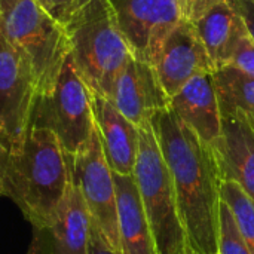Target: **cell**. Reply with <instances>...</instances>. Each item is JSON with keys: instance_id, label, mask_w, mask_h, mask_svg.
Wrapping results in <instances>:
<instances>
[{"instance_id": "cell-20", "label": "cell", "mask_w": 254, "mask_h": 254, "mask_svg": "<svg viewBox=\"0 0 254 254\" xmlns=\"http://www.w3.org/2000/svg\"><path fill=\"white\" fill-rule=\"evenodd\" d=\"M219 254H254L241 237L232 211L223 201L219 214Z\"/></svg>"}, {"instance_id": "cell-9", "label": "cell", "mask_w": 254, "mask_h": 254, "mask_svg": "<svg viewBox=\"0 0 254 254\" xmlns=\"http://www.w3.org/2000/svg\"><path fill=\"white\" fill-rule=\"evenodd\" d=\"M135 60L153 64L165 39L183 21L176 0H109Z\"/></svg>"}, {"instance_id": "cell-16", "label": "cell", "mask_w": 254, "mask_h": 254, "mask_svg": "<svg viewBox=\"0 0 254 254\" xmlns=\"http://www.w3.org/2000/svg\"><path fill=\"white\" fill-rule=\"evenodd\" d=\"M193 25L213 63L214 71L231 64L240 40L249 33L235 0L219 3Z\"/></svg>"}, {"instance_id": "cell-2", "label": "cell", "mask_w": 254, "mask_h": 254, "mask_svg": "<svg viewBox=\"0 0 254 254\" xmlns=\"http://www.w3.org/2000/svg\"><path fill=\"white\" fill-rule=\"evenodd\" d=\"M70 180L68 156L46 128L31 125L18 149L0 150V195L10 198L33 228L52 219Z\"/></svg>"}, {"instance_id": "cell-22", "label": "cell", "mask_w": 254, "mask_h": 254, "mask_svg": "<svg viewBox=\"0 0 254 254\" xmlns=\"http://www.w3.org/2000/svg\"><path fill=\"white\" fill-rule=\"evenodd\" d=\"M57 22L63 27L71 18V15L88 0H36Z\"/></svg>"}, {"instance_id": "cell-24", "label": "cell", "mask_w": 254, "mask_h": 254, "mask_svg": "<svg viewBox=\"0 0 254 254\" xmlns=\"http://www.w3.org/2000/svg\"><path fill=\"white\" fill-rule=\"evenodd\" d=\"M89 254H119L112 249L100 229L91 222V240H89Z\"/></svg>"}, {"instance_id": "cell-26", "label": "cell", "mask_w": 254, "mask_h": 254, "mask_svg": "<svg viewBox=\"0 0 254 254\" xmlns=\"http://www.w3.org/2000/svg\"><path fill=\"white\" fill-rule=\"evenodd\" d=\"M246 1H250V3H253L254 4V0H246Z\"/></svg>"}, {"instance_id": "cell-18", "label": "cell", "mask_w": 254, "mask_h": 254, "mask_svg": "<svg viewBox=\"0 0 254 254\" xmlns=\"http://www.w3.org/2000/svg\"><path fill=\"white\" fill-rule=\"evenodd\" d=\"M222 118H235L254 129V77L228 65L213 73Z\"/></svg>"}, {"instance_id": "cell-12", "label": "cell", "mask_w": 254, "mask_h": 254, "mask_svg": "<svg viewBox=\"0 0 254 254\" xmlns=\"http://www.w3.org/2000/svg\"><path fill=\"white\" fill-rule=\"evenodd\" d=\"M107 100L138 128L170 107V98L162 89L153 65L134 57L118 74Z\"/></svg>"}, {"instance_id": "cell-28", "label": "cell", "mask_w": 254, "mask_h": 254, "mask_svg": "<svg viewBox=\"0 0 254 254\" xmlns=\"http://www.w3.org/2000/svg\"><path fill=\"white\" fill-rule=\"evenodd\" d=\"M217 254H219V253H217Z\"/></svg>"}, {"instance_id": "cell-11", "label": "cell", "mask_w": 254, "mask_h": 254, "mask_svg": "<svg viewBox=\"0 0 254 254\" xmlns=\"http://www.w3.org/2000/svg\"><path fill=\"white\" fill-rule=\"evenodd\" d=\"M152 65L170 100L193 77L214 73L213 63L195 25L188 21H182L170 33Z\"/></svg>"}, {"instance_id": "cell-19", "label": "cell", "mask_w": 254, "mask_h": 254, "mask_svg": "<svg viewBox=\"0 0 254 254\" xmlns=\"http://www.w3.org/2000/svg\"><path fill=\"white\" fill-rule=\"evenodd\" d=\"M220 198L232 211L241 237L254 253V201L232 180L222 182Z\"/></svg>"}, {"instance_id": "cell-10", "label": "cell", "mask_w": 254, "mask_h": 254, "mask_svg": "<svg viewBox=\"0 0 254 254\" xmlns=\"http://www.w3.org/2000/svg\"><path fill=\"white\" fill-rule=\"evenodd\" d=\"M91 217L85 201L73 183L52 216L33 228V238L27 254H89Z\"/></svg>"}, {"instance_id": "cell-6", "label": "cell", "mask_w": 254, "mask_h": 254, "mask_svg": "<svg viewBox=\"0 0 254 254\" xmlns=\"http://www.w3.org/2000/svg\"><path fill=\"white\" fill-rule=\"evenodd\" d=\"M31 125L52 131L67 156H74L95 131L91 91L70 57L54 89L37 97Z\"/></svg>"}, {"instance_id": "cell-5", "label": "cell", "mask_w": 254, "mask_h": 254, "mask_svg": "<svg viewBox=\"0 0 254 254\" xmlns=\"http://www.w3.org/2000/svg\"><path fill=\"white\" fill-rule=\"evenodd\" d=\"M132 177L135 180L159 254L190 252L183 229L173 179L152 124L140 127V146Z\"/></svg>"}, {"instance_id": "cell-14", "label": "cell", "mask_w": 254, "mask_h": 254, "mask_svg": "<svg viewBox=\"0 0 254 254\" xmlns=\"http://www.w3.org/2000/svg\"><path fill=\"white\" fill-rule=\"evenodd\" d=\"M170 109L205 144H214L222 135V115L213 73L193 77L170 100Z\"/></svg>"}, {"instance_id": "cell-13", "label": "cell", "mask_w": 254, "mask_h": 254, "mask_svg": "<svg viewBox=\"0 0 254 254\" xmlns=\"http://www.w3.org/2000/svg\"><path fill=\"white\" fill-rule=\"evenodd\" d=\"M95 128L110 170L115 174L132 176L138 146L140 128L128 121L107 98L92 94Z\"/></svg>"}, {"instance_id": "cell-23", "label": "cell", "mask_w": 254, "mask_h": 254, "mask_svg": "<svg viewBox=\"0 0 254 254\" xmlns=\"http://www.w3.org/2000/svg\"><path fill=\"white\" fill-rule=\"evenodd\" d=\"M180 9L183 21L195 24L199 18H202L208 10L226 0H176Z\"/></svg>"}, {"instance_id": "cell-27", "label": "cell", "mask_w": 254, "mask_h": 254, "mask_svg": "<svg viewBox=\"0 0 254 254\" xmlns=\"http://www.w3.org/2000/svg\"><path fill=\"white\" fill-rule=\"evenodd\" d=\"M188 254H193V253H192V252H189V253H188Z\"/></svg>"}, {"instance_id": "cell-8", "label": "cell", "mask_w": 254, "mask_h": 254, "mask_svg": "<svg viewBox=\"0 0 254 254\" xmlns=\"http://www.w3.org/2000/svg\"><path fill=\"white\" fill-rule=\"evenodd\" d=\"M37 91L33 76L0 31V150L13 152L31 128Z\"/></svg>"}, {"instance_id": "cell-7", "label": "cell", "mask_w": 254, "mask_h": 254, "mask_svg": "<svg viewBox=\"0 0 254 254\" xmlns=\"http://www.w3.org/2000/svg\"><path fill=\"white\" fill-rule=\"evenodd\" d=\"M68 161L71 180L85 201L91 222L112 249L122 254L113 171L106 161L97 128L88 143L74 156H68Z\"/></svg>"}, {"instance_id": "cell-1", "label": "cell", "mask_w": 254, "mask_h": 254, "mask_svg": "<svg viewBox=\"0 0 254 254\" xmlns=\"http://www.w3.org/2000/svg\"><path fill=\"white\" fill-rule=\"evenodd\" d=\"M150 124L173 179L190 252L217 254L223 180L211 147L170 107L156 113Z\"/></svg>"}, {"instance_id": "cell-21", "label": "cell", "mask_w": 254, "mask_h": 254, "mask_svg": "<svg viewBox=\"0 0 254 254\" xmlns=\"http://www.w3.org/2000/svg\"><path fill=\"white\" fill-rule=\"evenodd\" d=\"M229 65L254 77V39L250 33L240 40Z\"/></svg>"}, {"instance_id": "cell-17", "label": "cell", "mask_w": 254, "mask_h": 254, "mask_svg": "<svg viewBox=\"0 0 254 254\" xmlns=\"http://www.w3.org/2000/svg\"><path fill=\"white\" fill-rule=\"evenodd\" d=\"M122 254H159L132 176L113 173Z\"/></svg>"}, {"instance_id": "cell-25", "label": "cell", "mask_w": 254, "mask_h": 254, "mask_svg": "<svg viewBox=\"0 0 254 254\" xmlns=\"http://www.w3.org/2000/svg\"><path fill=\"white\" fill-rule=\"evenodd\" d=\"M235 4H237L238 10L241 12L243 18L246 21L249 33L254 39V4L250 1H246V0H235Z\"/></svg>"}, {"instance_id": "cell-3", "label": "cell", "mask_w": 254, "mask_h": 254, "mask_svg": "<svg viewBox=\"0 0 254 254\" xmlns=\"http://www.w3.org/2000/svg\"><path fill=\"white\" fill-rule=\"evenodd\" d=\"M64 30L79 76L92 94L109 98L118 74L132 57L109 0H88Z\"/></svg>"}, {"instance_id": "cell-4", "label": "cell", "mask_w": 254, "mask_h": 254, "mask_svg": "<svg viewBox=\"0 0 254 254\" xmlns=\"http://www.w3.org/2000/svg\"><path fill=\"white\" fill-rule=\"evenodd\" d=\"M0 31L28 67L37 97L49 94L70 57L64 27L36 0H0Z\"/></svg>"}, {"instance_id": "cell-15", "label": "cell", "mask_w": 254, "mask_h": 254, "mask_svg": "<svg viewBox=\"0 0 254 254\" xmlns=\"http://www.w3.org/2000/svg\"><path fill=\"white\" fill-rule=\"evenodd\" d=\"M222 180H232L254 201V129L244 121L222 118V135L210 146Z\"/></svg>"}]
</instances>
